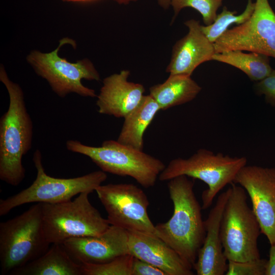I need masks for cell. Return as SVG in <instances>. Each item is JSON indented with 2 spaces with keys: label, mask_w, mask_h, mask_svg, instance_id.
I'll return each mask as SVG.
<instances>
[{
  "label": "cell",
  "mask_w": 275,
  "mask_h": 275,
  "mask_svg": "<svg viewBox=\"0 0 275 275\" xmlns=\"http://www.w3.org/2000/svg\"><path fill=\"white\" fill-rule=\"evenodd\" d=\"M245 157H231L200 149L188 158L171 160L159 176L160 181H169L181 175L202 180L208 185L202 192L203 209L212 205L217 194L227 184L234 182L239 170L246 165Z\"/></svg>",
  "instance_id": "6"
},
{
  "label": "cell",
  "mask_w": 275,
  "mask_h": 275,
  "mask_svg": "<svg viewBox=\"0 0 275 275\" xmlns=\"http://www.w3.org/2000/svg\"><path fill=\"white\" fill-rule=\"evenodd\" d=\"M33 161L37 176L32 184L18 193L0 200V216L17 206L30 203L54 204L70 200L84 191L92 193L107 178L102 170L74 178H54L47 175L42 163L40 151L34 153Z\"/></svg>",
  "instance_id": "8"
},
{
  "label": "cell",
  "mask_w": 275,
  "mask_h": 275,
  "mask_svg": "<svg viewBox=\"0 0 275 275\" xmlns=\"http://www.w3.org/2000/svg\"><path fill=\"white\" fill-rule=\"evenodd\" d=\"M133 258L128 254L103 263H80L82 275H132Z\"/></svg>",
  "instance_id": "23"
},
{
  "label": "cell",
  "mask_w": 275,
  "mask_h": 275,
  "mask_svg": "<svg viewBox=\"0 0 275 275\" xmlns=\"http://www.w3.org/2000/svg\"><path fill=\"white\" fill-rule=\"evenodd\" d=\"M255 8V2L248 0L245 9L239 15L236 11H230L224 7L221 13L217 15L214 22L208 25H202L201 30L212 43H214L233 24L237 25L246 22L253 14Z\"/></svg>",
  "instance_id": "22"
},
{
  "label": "cell",
  "mask_w": 275,
  "mask_h": 275,
  "mask_svg": "<svg viewBox=\"0 0 275 275\" xmlns=\"http://www.w3.org/2000/svg\"><path fill=\"white\" fill-rule=\"evenodd\" d=\"M174 210L166 223L155 225L154 234L172 248L191 269L205 237L202 209L194 191V182L185 175L169 180Z\"/></svg>",
  "instance_id": "1"
},
{
  "label": "cell",
  "mask_w": 275,
  "mask_h": 275,
  "mask_svg": "<svg viewBox=\"0 0 275 275\" xmlns=\"http://www.w3.org/2000/svg\"><path fill=\"white\" fill-rule=\"evenodd\" d=\"M66 147L68 151L88 157L103 172L131 177L145 188L155 185L166 167L160 159L117 141H105L94 147L70 140Z\"/></svg>",
  "instance_id": "4"
},
{
  "label": "cell",
  "mask_w": 275,
  "mask_h": 275,
  "mask_svg": "<svg viewBox=\"0 0 275 275\" xmlns=\"http://www.w3.org/2000/svg\"><path fill=\"white\" fill-rule=\"evenodd\" d=\"M159 110L158 103L151 95H144L140 104L124 118L117 141L143 150L144 134Z\"/></svg>",
  "instance_id": "19"
},
{
  "label": "cell",
  "mask_w": 275,
  "mask_h": 275,
  "mask_svg": "<svg viewBox=\"0 0 275 275\" xmlns=\"http://www.w3.org/2000/svg\"><path fill=\"white\" fill-rule=\"evenodd\" d=\"M132 275H167L166 272L153 265L134 257Z\"/></svg>",
  "instance_id": "27"
},
{
  "label": "cell",
  "mask_w": 275,
  "mask_h": 275,
  "mask_svg": "<svg viewBox=\"0 0 275 275\" xmlns=\"http://www.w3.org/2000/svg\"><path fill=\"white\" fill-rule=\"evenodd\" d=\"M71 41L69 39L62 40L58 48L49 53L34 51L29 56L28 61L59 96L64 97L73 93L82 97H95V91L81 82L83 79L100 80V75L92 63L87 59L72 63L58 55L62 45Z\"/></svg>",
  "instance_id": "9"
},
{
  "label": "cell",
  "mask_w": 275,
  "mask_h": 275,
  "mask_svg": "<svg viewBox=\"0 0 275 275\" xmlns=\"http://www.w3.org/2000/svg\"><path fill=\"white\" fill-rule=\"evenodd\" d=\"M267 260L261 259L245 261H228L227 275H265Z\"/></svg>",
  "instance_id": "25"
},
{
  "label": "cell",
  "mask_w": 275,
  "mask_h": 275,
  "mask_svg": "<svg viewBox=\"0 0 275 275\" xmlns=\"http://www.w3.org/2000/svg\"><path fill=\"white\" fill-rule=\"evenodd\" d=\"M10 274L82 275V271L81 264L70 256L62 244L53 243L41 256Z\"/></svg>",
  "instance_id": "18"
},
{
  "label": "cell",
  "mask_w": 275,
  "mask_h": 275,
  "mask_svg": "<svg viewBox=\"0 0 275 275\" xmlns=\"http://www.w3.org/2000/svg\"><path fill=\"white\" fill-rule=\"evenodd\" d=\"M88 191L74 200L54 203H42L44 234L51 244H62L72 238L100 235L110 227L107 219L90 203Z\"/></svg>",
  "instance_id": "5"
},
{
  "label": "cell",
  "mask_w": 275,
  "mask_h": 275,
  "mask_svg": "<svg viewBox=\"0 0 275 275\" xmlns=\"http://www.w3.org/2000/svg\"><path fill=\"white\" fill-rule=\"evenodd\" d=\"M202 90L191 76L170 74L162 83L149 89L150 94L160 110L184 104L194 99Z\"/></svg>",
  "instance_id": "20"
},
{
  "label": "cell",
  "mask_w": 275,
  "mask_h": 275,
  "mask_svg": "<svg viewBox=\"0 0 275 275\" xmlns=\"http://www.w3.org/2000/svg\"><path fill=\"white\" fill-rule=\"evenodd\" d=\"M234 183L247 192L261 233L270 245L274 243L275 168L245 165L238 172Z\"/></svg>",
  "instance_id": "12"
},
{
  "label": "cell",
  "mask_w": 275,
  "mask_h": 275,
  "mask_svg": "<svg viewBox=\"0 0 275 275\" xmlns=\"http://www.w3.org/2000/svg\"><path fill=\"white\" fill-rule=\"evenodd\" d=\"M129 254L159 268L167 275H193L180 256L153 233L127 230Z\"/></svg>",
  "instance_id": "16"
},
{
  "label": "cell",
  "mask_w": 275,
  "mask_h": 275,
  "mask_svg": "<svg viewBox=\"0 0 275 275\" xmlns=\"http://www.w3.org/2000/svg\"><path fill=\"white\" fill-rule=\"evenodd\" d=\"M159 5L164 9H167L171 5L172 0H157Z\"/></svg>",
  "instance_id": "29"
},
{
  "label": "cell",
  "mask_w": 275,
  "mask_h": 275,
  "mask_svg": "<svg viewBox=\"0 0 275 275\" xmlns=\"http://www.w3.org/2000/svg\"><path fill=\"white\" fill-rule=\"evenodd\" d=\"M50 244L43 230L41 203L32 205L13 218L1 222V274H10L33 261L45 253Z\"/></svg>",
  "instance_id": "3"
},
{
  "label": "cell",
  "mask_w": 275,
  "mask_h": 275,
  "mask_svg": "<svg viewBox=\"0 0 275 275\" xmlns=\"http://www.w3.org/2000/svg\"><path fill=\"white\" fill-rule=\"evenodd\" d=\"M214 45L216 53L240 50L275 58V13L268 0H256L249 19L227 30Z\"/></svg>",
  "instance_id": "11"
},
{
  "label": "cell",
  "mask_w": 275,
  "mask_h": 275,
  "mask_svg": "<svg viewBox=\"0 0 275 275\" xmlns=\"http://www.w3.org/2000/svg\"><path fill=\"white\" fill-rule=\"evenodd\" d=\"M223 0H172L174 16L176 17L183 8H192L202 16L205 25L212 24L217 16V11L222 5Z\"/></svg>",
  "instance_id": "24"
},
{
  "label": "cell",
  "mask_w": 275,
  "mask_h": 275,
  "mask_svg": "<svg viewBox=\"0 0 275 275\" xmlns=\"http://www.w3.org/2000/svg\"><path fill=\"white\" fill-rule=\"evenodd\" d=\"M270 245L265 275H275V243Z\"/></svg>",
  "instance_id": "28"
},
{
  "label": "cell",
  "mask_w": 275,
  "mask_h": 275,
  "mask_svg": "<svg viewBox=\"0 0 275 275\" xmlns=\"http://www.w3.org/2000/svg\"><path fill=\"white\" fill-rule=\"evenodd\" d=\"M63 1H68V2H70V1L74 2V1H88V0H63Z\"/></svg>",
  "instance_id": "31"
},
{
  "label": "cell",
  "mask_w": 275,
  "mask_h": 275,
  "mask_svg": "<svg viewBox=\"0 0 275 275\" xmlns=\"http://www.w3.org/2000/svg\"><path fill=\"white\" fill-rule=\"evenodd\" d=\"M130 71L122 70L105 78L97 96L100 114L124 118L141 102L144 95L143 85L128 80Z\"/></svg>",
  "instance_id": "17"
},
{
  "label": "cell",
  "mask_w": 275,
  "mask_h": 275,
  "mask_svg": "<svg viewBox=\"0 0 275 275\" xmlns=\"http://www.w3.org/2000/svg\"><path fill=\"white\" fill-rule=\"evenodd\" d=\"M95 191L111 225L154 234L147 211L149 202L143 189L131 183H109L99 185Z\"/></svg>",
  "instance_id": "10"
},
{
  "label": "cell",
  "mask_w": 275,
  "mask_h": 275,
  "mask_svg": "<svg viewBox=\"0 0 275 275\" xmlns=\"http://www.w3.org/2000/svg\"><path fill=\"white\" fill-rule=\"evenodd\" d=\"M230 193V187L218 196L215 205L204 221L205 237L193 266L198 275H223L227 270L228 260L224 253L220 229Z\"/></svg>",
  "instance_id": "14"
},
{
  "label": "cell",
  "mask_w": 275,
  "mask_h": 275,
  "mask_svg": "<svg viewBox=\"0 0 275 275\" xmlns=\"http://www.w3.org/2000/svg\"><path fill=\"white\" fill-rule=\"evenodd\" d=\"M0 80L9 97L8 109L0 119V179L17 186L25 177L22 158L32 148L33 124L22 90L10 79L2 67Z\"/></svg>",
  "instance_id": "2"
},
{
  "label": "cell",
  "mask_w": 275,
  "mask_h": 275,
  "mask_svg": "<svg viewBox=\"0 0 275 275\" xmlns=\"http://www.w3.org/2000/svg\"><path fill=\"white\" fill-rule=\"evenodd\" d=\"M255 90L259 95H264L266 101L275 106V70L273 69L264 78L257 81Z\"/></svg>",
  "instance_id": "26"
},
{
  "label": "cell",
  "mask_w": 275,
  "mask_h": 275,
  "mask_svg": "<svg viewBox=\"0 0 275 275\" xmlns=\"http://www.w3.org/2000/svg\"><path fill=\"white\" fill-rule=\"evenodd\" d=\"M212 60L236 67L255 81L264 78L272 70L269 57L256 52L245 53L240 50L226 51L215 53Z\"/></svg>",
  "instance_id": "21"
},
{
  "label": "cell",
  "mask_w": 275,
  "mask_h": 275,
  "mask_svg": "<svg viewBox=\"0 0 275 275\" xmlns=\"http://www.w3.org/2000/svg\"><path fill=\"white\" fill-rule=\"evenodd\" d=\"M184 24L188 32L173 47L171 60L166 69L170 74L191 76L198 66L212 60L216 53L214 43L203 33L199 21L191 19Z\"/></svg>",
  "instance_id": "15"
},
{
  "label": "cell",
  "mask_w": 275,
  "mask_h": 275,
  "mask_svg": "<svg viewBox=\"0 0 275 275\" xmlns=\"http://www.w3.org/2000/svg\"><path fill=\"white\" fill-rule=\"evenodd\" d=\"M221 223L224 253L228 261H245L260 258L259 222L247 203L246 191L233 182Z\"/></svg>",
  "instance_id": "7"
},
{
  "label": "cell",
  "mask_w": 275,
  "mask_h": 275,
  "mask_svg": "<svg viewBox=\"0 0 275 275\" xmlns=\"http://www.w3.org/2000/svg\"><path fill=\"white\" fill-rule=\"evenodd\" d=\"M116 2L120 4H127L131 2H135L138 0H114Z\"/></svg>",
  "instance_id": "30"
},
{
  "label": "cell",
  "mask_w": 275,
  "mask_h": 275,
  "mask_svg": "<svg viewBox=\"0 0 275 275\" xmlns=\"http://www.w3.org/2000/svg\"><path fill=\"white\" fill-rule=\"evenodd\" d=\"M128 238L127 230L111 225L100 235L70 238L62 244L77 262L100 264L129 254Z\"/></svg>",
  "instance_id": "13"
}]
</instances>
